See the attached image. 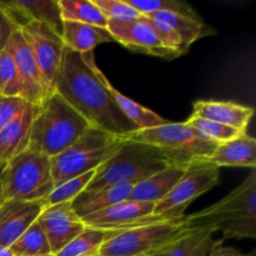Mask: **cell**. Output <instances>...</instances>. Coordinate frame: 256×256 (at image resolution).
<instances>
[{"mask_svg": "<svg viewBox=\"0 0 256 256\" xmlns=\"http://www.w3.org/2000/svg\"><path fill=\"white\" fill-rule=\"evenodd\" d=\"M104 76L95 62L94 52L79 54L65 46L55 92L92 128L124 138L139 129L115 104L105 86Z\"/></svg>", "mask_w": 256, "mask_h": 256, "instance_id": "obj_1", "label": "cell"}, {"mask_svg": "<svg viewBox=\"0 0 256 256\" xmlns=\"http://www.w3.org/2000/svg\"><path fill=\"white\" fill-rule=\"evenodd\" d=\"M184 222L189 229L212 228L222 232V240L255 239L256 238V172L232 190L226 198L212 206L184 215Z\"/></svg>", "mask_w": 256, "mask_h": 256, "instance_id": "obj_2", "label": "cell"}, {"mask_svg": "<svg viewBox=\"0 0 256 256\" xmlns=\"http://www.w3.org/2000/svg\"><path fill=\"white\" fill-rule=\"evenodd\" d=\"M90 128L74 108L54 92L36 105L28 149L54 158L72 146Z\"/></svg>", "mask_w": 256, "mask_h": 256, "instance_id": "obj_3", "label": "cell"}, {"mask_svg": "<svg viewBox=\"0 0 256 256\" xmlns=\"http://www.w3.org/2000/svg\"><path fill=\"white\" fill-rule=\"evenodd\" d=\"M169 165L172 164L158 148L125 140L116 154L95 170L94 176L85 190H95L120 182L135 185Z\"/></svg>", "mask_w": 256, "mask_h": 256, "instance_id": "obj_4", "label": "cell"}, {"mask_svg": "<svg viewBox=\"0 0 256 256\" xmlns=\"http://www.w3.org/2000/svg\"><path fill=\"white\" fill-rule=\"evenodd\" d=\"M125 139L104 130L90 128L74 144L50 158L54 188L62 182L96 170L124 145Z\"/></svg>", "mask_w": 256, "mask_h": 256, "instance_id": "obj_5", "label": "cell"}, {"mask_svg": "<svg viewBox=\"0 0 256 256\" xmlns=\"http://www.w3.org/2000/svg\"><path fill=\"white\" fill-rule=\"evenodd\" d=\"M125 140L152 145L164 152L172 165L185 166L198 160L209 159L219 144L205 139L186 122H166L152 129L136 130Z\"/></svg>", "mask_w": 256, "mask_h": 256, "instance_id": "obj_6", "label": "cell"}, {"mask_svg": "<svg viewBox=\"0 0 256 256\" xmlns=\"http://www.w3.org/2000/svg\"><path fill=\"white\" fill-rule=\"evenodd\" d=\"M2 182L6 200H45L54 189L50 158L34 150H24L5 164Z\"/></svg>", "mask_w": 256, "mask_h": 256, "instance_id": "obj_7", "label": "cell"}, {"mask_svg": "<svg viewBox=\"0 0 256 256\" xmlns=\"http://www.w3.org/2000/svg\"><path fill=\"white\" fill-rule=\"evenodd\" d=\"M196 230L185 225L184 216L179 220L135 228L105 242L99 256H150Z\"/></svg>", "mask_w": 256, "mask_h": 256, "instance_id": "obj_8", "label": "cell"}, {"mask_svg": "<svg viewBox=\"0 0 256 256\" xmlns=\"http://www.w3.org/2000/svg\"><path fill=\"white\" fill-rule=\"evenodd\" d=\"M20 32L32 49L42 75L45 94L49 98L55 92L65 49L64 42L54 30L40 22H29L20 28Z\"/></svg>", "mask_w": 256, "mask_h": 256, "instance_id": "obj_9", "label": "cell"}, {"mask_svg": "<svg viewBox=\"0 0 256 256\" xmlns=\"http://www.w3.org/2000/svg\"><path fill=\"white\" fill-rule=\"evenodd\" d=\"M220 168L209 160H198L189 164L172 192L156 202L155 215L165 214L172 209L185 212L190 202L219 184Z\"/></svg>", "mask_w": 256, "mask_h": 256, "instance_id": "obj_10", "label": "cell"}, {"mask_svg": "<svg viewBox=\"0 0 256 256\" xmlns=\"http://www.w3.org/2000/svg\"><path fill=\"white\" fill-rule=\"evenodd\" d=\"M106 29L109 30L115 42H120L132 52L152 55L165 60H172L182 56V54L162 44L145 16L130 22L108 20Z\"/></svg>", "mask_w": 256, "mask_h": 256, "instance_id": "obj_11", "label": "cell"}, {"mask_svg": "<svg viewBox=\"0 0 256 256\" xmlns=\"http://www.w3.org/2000/svg\"><path fill=\"white\" fill-rule=\"evenodd\" d=\"M36 222L44 232L52 254L54 255L82 234L86 228L72 210V202L44 208Z\"/></svg>", "mask_w": 256, "mask_h": 256, "instance_id": "obj_12", "label": "cell"}, {"mask_svg": "<svg viewBox=\"0 0 256 256\" xmlns=\"http://www.w3.org/2000/svg\"><path fill=\"white\" fill-rule=\"evenodd\" d=\"M5 50L12 55L22 80V99L32 105H40L46 99L44 84L32 49L22 36L20 29L12 32L8 40Z\"/></svg>", "mask_w": 256, "mask_h": 256, "instance_id": "obj_13", "label": "cell"}, {"mask_svg": "<svg viewBox=\"0 0 256 256\" xmlns=\"http://www.w3.org/2000/svg\"><path fill=\"white\" fill-rule=\"evenodd\" d=\"M0 8L19 29L29 22H40L62 36V20L58 0H9L0 2Z\"/></svg>", "mask_w": 256, "mask_h": 256, "instance_id": "obj_14", "label": "cell"}, {"mask_svg": "<svg viewBox=\"0 0 256 256\" xmlns=\"http://www.w3.org/2000/svg\"><path fill=\"white\" fill-rule=\"evenodd\" d=\"M45 202L5 200L0 205V245L10 248L22 232L36 222Z\"/></svg>", "mask_w": 256, "mask_h": 256, "instance_id": "obj_15", "label": "cell"}, {"mask_svg": "<svg viewBox=\"0 0 256 256\" xmlns=\"http://www.w3.org/2000/svg\"><path fill=\"white\" fill-rule=\"evenodd\" d=\"M192 116L212 120L246 132L254 109L232 102L198 100L192 104Z\"/></svg>", "mask_w": 256, "mask_h": 256, "instance_id": "obj_16", "label": "cell"}, {"mask_svg": "<svg viewBox=\"0 0 256 256\" xmlns=\"http://www.w3.org/2000/svg\"><path fill=\"white\" fill-rule=\"evenodd\" d=\"M132 188L134 184L120 182L95 190H84L74 200H72V208L75 214L82 219L88 215L129 200Z\"/></svg>", "mask_w": 256, "mask_h": 256, "instance_id": "obj_17", "label": "cell"}, {"mask_svg": "<svg viewBox=\"0 0 256 256\" xmlns=\"http://www.w3.org/2000/svg\"><path fill=\"white\" fill-rule=\"evenodd\" d=\"M185 166L169 165L162 172L135 184L129 200L156 204L172 192V188L185 172Z\"/></svg>", "mask_w": 256, "mask_h": 256, "instance_id": "obj_18", "label": "cell"}, {"mask_svg": "<svg viewBox=\"0 0 256 256\" xmlns=\"http://www.w3.org/2000/svg\"><path fill=\"white\" fill-rule=\"evenodd\" d=\"M206 160L219 168L242 166L254 170L256 166V140L244 132L230 142L220 144Z\"/></svg>", "mask_w": 256, "mask_h": 256, "instance_id": "obj_19", "label": "cell"}, {"mask_svg": "<svg viewBox=\"0 0 256 256\" xmlns=\"http://www.w3.org/2000/svg\"><path fill=\"white\" fill-rule=\"evenodd\" d=\"M35 110L36 105H30L22 116L0 129V164H6L9 160L28 149Z\"/></svg>", "mask_w": 256, "mask_h": 256, "instance_id": "obj_20", "label": "cell"}, {"mask_svg": "<svg viewBox=\"0 0 256 256\" xmlns=\"http://www.w3.org/2000/svg\"><path fill=\"white\" fill-rule=\"evenodd\" d=\"M62 39L68 49L79 54L92 52L99 44L115 42L106 28L75 22H62Z\"/></svg>", "mask_w": 256, "mask_h": 256, "instance_id": "obj_21", "label": "cell"}, {"mask_svg": "<svg viewBox=\"0 0 256 256\" xmlns=\"http://www.w3.org/2000/svg\"><path fill=\"white\" fill-rule=\"evenodd\" d=\"M145 18L159 20L162 24L166 25L176 35L186 52L196 40L215 34L214 30L208 28V25L202 22V18H190L172 12H152V14L145 15Z\"/></svg>", "mask_w": 256, "mask_h": 256, "instance_id": "obj_22", "label": "cell"}, {"mask_svg": "<svg viewBox=\"0 0 256 256\" xmlns=\"http://www.w3.org/2000/svg\"><path fill=\"white\" fill-rule=\"evenodd\" d=\"M104 84L106 86L108 92H110L112 98L114 99L115 104L118 105L120 110H122V114L130 120L134 125H136V128L139 130L142 129H152V128L160 126V125L166 124V119H164L162 116L158 115L156 112H154L152 110L144 108L142 105L138 104L136 102L132 100L130 98L125 96L124 94L119 92V90L115 89L110 82L108 80L106 76H104Z\"/></svg>", "mask_w": 256, "mask_h": 256, "instance_id": "obj_23", "label": "cell"}, {"mask_svg": "<svg viewBox=\"0 0 256 256\" xmlns=\"http://www.w3.org/2000/svg\"><path fill=\"white\" fill-rule=\"evenodd\" d=\"M118 234H120L118 230L86 226L82 234L78 235L55 256H99L102 245Z\"/></svg>", "mask_w": 256, "mask_h": 256, "instance_id": "obj_24", "label": "cell"}, {"mask_svg": "<svg viewBox=\"0 0 256 256\" xmlns=\"http://www.w3.org/2000/svg\"><path fill=\"white\" fill-rule=\"evenodd\" d=\"M62 22H75L94 25L99 28L108 26V19L92 0H58Z\"/></svg>", "mask_w": 256, "mask_h": 256, "instance_id": "obj_25", "label": "cell"}, {"mask_svg": "<svg viewBox=\"0 0 256 256\" xmlns=\"http://www.w3.org/2000/svg\"><path fill=\"white\" fill-rule=\"evenodd\" d=\"M9 249L12 250L14 256H39L52 254L46 236L36 222H32Z\"/></svg>", "mask_w": 256, "mask_h": 256, "instance_id": "obj_26", "label": "cell"}, {"mask_svg": "<svg viewBox=\"0 0 256 256\" xmlns=\"http://www.w3.org/2000/svg\"><path fill=\"white\" fill-rule=\"evenodd\" d=\"M185 122L189 126H192V129L196 130L199 134H202L205 139L210 140L212 142H216L219 145L230 142V140L235 139V138L245 132H242V130L235 129V128L228 126V125L220 124V122H212V120L192 116V115Z\"/></svg>", "mask_w": 256, "mask_h": 256, "instance_id": "obj_27", "label": "cell"}, {"mask_svg": "<svg viewBox=\"0 0 256 256\" xmlns=\"http://www.w3.org/2000/svg\"><path fill=\"white\" fill-rule=\"evenodd\" d=\"M125 2L136 12H139L142 16L152 12H172L190 18H200L188 2L182 0H125Z\"/></svg>", "mask_w": 256, "mask_h": 256, "instance_id": "obj_28", "label": "cell"}, {"mask_svg": "<svg viewBox=\"0 0 256 256\" xmlns=\"http://www.w3.org/2000/svg\"><path fill=\"white\" fill-rule=\"evenodd\" d=\"M95 170H92V172H86V174L72 178V179L62 182L59 186H55L54 189H52V192L48 195L46 199L44 200L45 208L74 200L80 192H84V190L86 189V186L89 185V182H92Z\"/></svg>", "mask_w": 256, "mask_h": 256, "instance_id": "obj_29", "label": "cell"}, {"mask_svg": "<svg viewBox=\"0 0 256 256\" xmlns=\"http://www.w3.org/2000/svg\"><path fill=\"white\" fill-rule=\"evenodd\" d=\"M0 94L22 98V80L12 55L5 49L0 52Z\"/></svg>", "mask_w": 256, "mask_h": 256, "instance_id": "obj_30", "label": "cell"}, {"mask_svg": "<svg viewBox=\"0 0 256 256\" xmlns=\"http://www.w3.org/2000/svg\"><path fill=\"white\" fill-rule=\"evenodd\" d=\"M215 230L212 228L198 229L196 232H192V234L162 248V250L150 256H189L206 238L212 236Z\"/></svg>", "mask_w": 256, "mask_h": 256, "instance_id": "obj_31", "label": "cell"}, {"mask_svg": "<svg viewBox=\"0 0 256 256\" xmlns=\"http://www.w3.org/2000/svg\"><path fill=\"white\" fill-rule=\"evenodd\" d=\"M98 8L102 10L108 20L115 22H130L142 18L139 12L130 6L125 0H92Z\"/></svg>", "mask_w": 256, "mask_h": 256, "instance_id": "obj_32", "label": "cell"}, {"mask_svg": "<svg viewBox=\"0 0 256 256\" xmlns=\"http://www.w3.org/2000/svg\"><path fill=\"white\" fill-rule=\"evenodd\" d=\"M32 104L20 96L0 94V129L22 116Z\"/></svg>", "mask_w": 256, "mask_h": 256, "instance_id": "obj_33", "label": "cell"}, {"mask_svg": "<svg viewBox=\"0 0 256 256\" xmlns=\"http://www.w3.org/2000/svg\"><path fill=\"white\" fill-rule=\"evenodd\" d=\"M16 30H19V28L14 20L0 8V52L5 49L9 38Z\"/></svg>", "mask_w": 256, "mask_h": 256, "instance_id": "obj_34", "label": "cell"}, {"mask_svg": "<svg viewBox=\"0 0 256 256\" xmlns=\"http://www.w3.org/2000/svg\"><path fill=\"white\" fill-rule=\"evenodd\" d=\"M208 256H256V252L252 250V252L244 254V252H239V250L235 249V248L224 246V240L220 239L214 240Z\"/></svg>", "mask_w": 256, "mask_h": 256, "instance_id": "obj_35", "label": "cell"}, {"mask_svg": "<svg viewBox=\"0 0 256 256\" xmlns=\"http://www.w3.org/2000/svg\"><path fill=\"white\" fill-rule=\"evenodd\" d=\"M212 242H214V239H212V236H209L206 238V239L204 240V242H202V244L199 245V246L196 248V249L194 250V252H192L189 256H208L210 252V248H212Z\"/></svg>", "mask_w": 256, "mask_h": 256, "instance_id": "obj_36", "label": "cell"}, {"mask_svg": "<svg viewBox=\"0 0 256 256\" xmlns=\"http://www.w3.org/2000/svg\"><path fill=\"white\" fill-rule=\"evenodd\" d=\"M5 164H0V205L5 202V195H4V189H2V169H4Z\"/></svg>", "mask_w": 256, "mask_h": 256, "instance_id": "obj_37", "label": "cell"}, {"mask_svg": "<svg viewBox=\"0 0 256 256\" xmlns=\"http://www.w3.org/2000/svg\"><path fill=\"white\" fill-rule=\"evenodd\" d=\"M0 256H14V255H12V250H10L9 248L0 245Z\"/></svg>", "mask_w": 256, "mask_h": 256, "instance_id": "obj_38", "label": "cell"}, {"mask_svg": "<svg viewBox=\"0 0 256 256\" xmlns=\"http://www.w3.org/2000/svg\"><path fill=\"white\" fill-rule=\"evenodd\" d=\"M39 256H55L54 254H48V255H39Z\"/></svg>", "mask_w": 256, "mask_h": 256, "instance_id": "obj_39", "label": "cell"}]
</instances>
